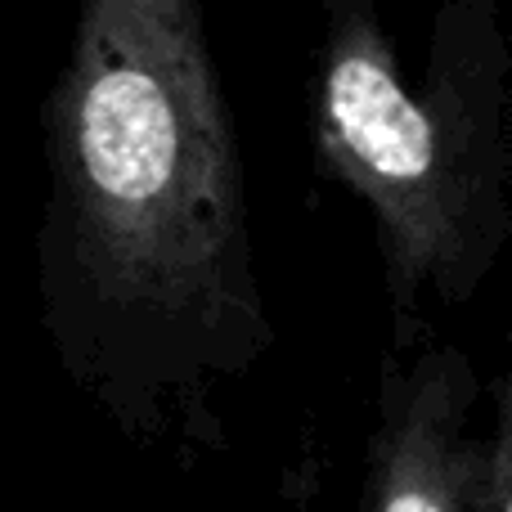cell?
Instances as JSON below:
<instances>
[{
    "instance_id": "277c9868",
    "label": "cell",
    "mask_w": 512,
    "mask_h": 512,
    "mask_svg": "<svg viewBox=\"0 0 512 512\" xmlns=\"http://www.w3.org/2000/svg\"><path fill=\"white\" fill-rule=\"evenodd\" d=\"M490 486H486V512H512V315H508V351L504 373L495 391V418H490Z\"/></svg>"
},
{
    "instance_id": "3957f363",
    "label": "cell",
    "mask_w": 512,
    "mask_h": 512,
    "mask_svg": "<svg viewBox=\"0 0 512 512\" xmlns=\"http://www.w3.org/2000/svg\"><path fill=\"white\" fill-rule=\"evenodd\" d=\"M481 378L441 337L391 346L378 373L351 512H486L490 441L477 432Z\"/></svg>"
},
{
    "instance_id": "7a4b0ae2",
    "label": "cell",
    "mask_w": 512,
    "mask_h": 512,
    "mask_svg": "<svg viewBox=\"0 0 512 512\" xmlns=\"http://www.w3.org/2000/svg\"><path fill=\"white\" fill-rule=\"evenodd\" d=\"M310 158L369 212L391 346L432 333L512 243V41L504 0H441L405 77L378 0H324Z\"/></svg>"
},
{
    "instance_id": "6da1fadb",
    "label": "cell",
    "mask_w": 512,
    "mask_h": 512,
    "mask_svg": "<svg viewBox=\"0 0 512 512\" xmlns=\"http://www.w3.org/2000/svg\"><path fill=\"white\" fill-rule=\"evenodd\" d=\"M41 140L36 292L63 378L149 450H225V391L274 319L203 0H77Z\"/></svg>"
}]
</instances>
